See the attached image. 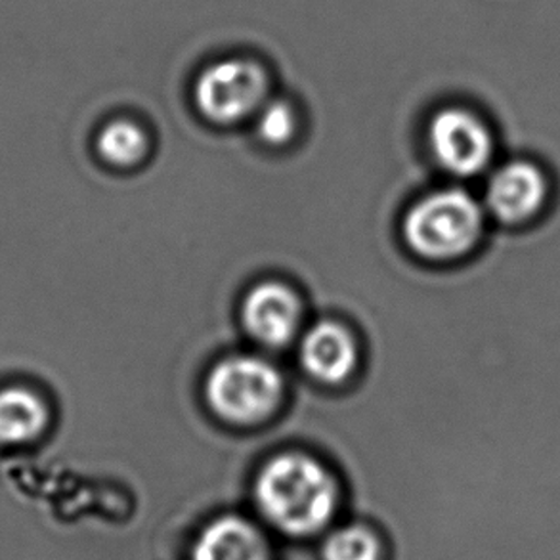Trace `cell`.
Wrapping results in <instances>:
<instances>
[{"label":"cell","mask_w":560,"mask_h":560,"mask_svg":"<svg viewBox=\"0 0 560 560\" xmlns=\"http://www.w3.org/2000/svg\"><path fill=\"white\" fill-rule=\"evenodd\" d=\"M258 513L291 538H308L334 521L339 486L322 463L283 454L265 465L255 482Z\"/></svg>","instance_id":"cell-1"},{"label":"cell","mask_w":560,"mask_h":560,"mask_svg":"<svg viewBox=\"0 0 560 560\" xmlns=\"http://www.w3.org/2000/svg\"><path fill=\"white\" fill-rule=\"evenodd\" d=\"M486 212L469 191L440 189L408 212L404 235L419 257L447 262L469 255L485 235Z\"/></svg>","instance_id":"cell-2"},{"label":"cell","mask_w":560,"mask_h":560,"mask_svg":"<svg viewBox=\"0 0 560 560\" xmlns=\"http://www.w3.org/2000/svg\"><path fill=\"white\" fill-rule=\"evenodd\" d=\"M283 378L266 360L228 358L207 378V400L222 419L253 424L272 416L280 406Z\"/></svg>","instance_id":"cell-3"},{"label":"cell","mask_w":560,"mask_h":560,"mask_svg":"<svg viewBox=\"0 0 560 560\" xmlns=\"http://www.w3.org/2000/svg\"><path fill=\"white\" fill-rule=\"evenodd\" d=\"M266 91L268 81L257 63L224 60L205 69L203 75L199 77L196 102L207 119L232 125L260 112Z\"/></svg>","instance_id":"cell-4"},{"label":"cell","mask_w":560,"mask_h":560,"mask_svg":"<svg viewBox=\"0 0 560 560\" xmlns=\"http://www.w3.org/2000/svg\"><path fill=\"white\" fill-rule=\"evenodd\" d=\"M429 140L440 167L462 178L485 173L495 155L492 127L465 107H446L434 115Z\"/></svg>","instance_id":"cell-5"},{"label":"cell","mask_w":560,"mask_h":560,"mask_svg":"<svg viewBox=\"0 0 560 560\" xmlns=\"http://www.w3.org/2000/svg\"><path fill=\"white\" fill-rule=\"evenodd\" d=\"M549 196V176L538 163L511 160L490 176L486 188V209L503 226H523L541 214Z\"/></svg>","instance_id":"cell-6"},{"label":"cell","mask_w":560,"mask_h":560,"mask_svg":"<svg viewBox=\"0 0 560 560\" xmlns=\"http://www.w3.org/2000/svg\"><path fill=\"white\" fill-rule=\"evenodd\" d=\"M243 322L255 341L280 349L295 337L301 324V303L285 285L262 283L245 299Z\"/></svg>","instance_id":"cell-7"},{"label":"cell","mask_w":560,"mask_h":560,"mask_svg":"<svg viewBox=\"0 0 560 560\" xmlns=\"http://www.w3.org/2000/svg\"><path fill=\"white\" fill-rule=\"evenodd\" d=\"M191 560H272V551L255 524L230 515L205 526L191 549Z\"/></svg>","instance_id":"cell-8"},{"label":"cell","mask_w":560,"mask_h":560,"mask_svg":"<svg viewBox=\"0 0 560 560\" xmlns=\"http://www.w3.org/2000/svg\"><path fill=\"white\" fill-rule=\"evenodd\" d=\"M357 345L352 335L334 322L312 327L301 345V362L312 377L337 385L354 372Z\"/></svg>","instance_id":"cell-9"},{"label":"cell","mask_w":560,"mask_h":560,"mask_svg":"<svg viewBox=\"0 0 560 560\" xmlns=\"http://www.w3.org/2000/svg\"><path fill=\"white\" fill-rule=\"evenodd\" d=\"M48 423V409L37 394L22 386L0 390V444H25Z\"/></svg>","instance_id":"cell-10"},{"label":"cell","mask_w":560,"mask_h":560,"mask_svg":"<svg viewBox=\"0 0 560 560\" xmlns=\"http://www.w3.org/2000/svg\"><path fill=\"white\" fill-rule=\"evenodd\" d=\"M145 148V135L135 122L115 121L100 132V153L117 167H130L138 163L144 158Z\"/></svg>","instance_id":"cell-11"},{"label":"cell","mask_w":560,"mask_h":560,"mask_svg":"<svg viewBox=\"0 0 560 560\" xmlns=\"http://www.w3.org/2000/svg\"><path fill=\"white\" fill-rule=\"evenodd\" d=\"M324 560H381V539L360 524L342 526L327 536L322 547Z\"/></svg>","instance_id":"cell-12"},{"label":"cell","mask_w":560,"mask_h":560,"mask_svg":"<svg viewBox=\"0 0 560 560\" xmlns=\"http://www.w3.org/2000/svg\"><path fill=\"white\" fill-rule=\"evenodd\" d=\"M295 114L285 102L265 104L258 112V137L268 144H285L295 135Z\"/></svg>","instance_id":"cell-13"}]
</instances>
